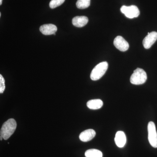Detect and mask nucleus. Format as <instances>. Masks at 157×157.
<instances>
[{
    "label": "nucleus",
    "mask_w": 157,
    "mask_h": 157,
    "mask_svg": "<svg viewBox=\"0 0 157 157\" xmlns=\"http://www.w3.org/2000/svg\"><path fill=\"white\" fill-rule=\"evenodd\" d=\"M17 128V123L14 119H9L3 124L1 130V135L4 140H8L14 134Z\"/></svg>",
    "instance_id": "1"
},
{
    "label": "nucleus",
    "mask_w": 157,
    "mask_h": 157,
    "mask_svg": "<svg viewBox=\"0 0 157 157\" xmlns=\"http://www.w3.org/2000/svg\"><path fill=\"white\" fill-rule=\"evenodd\" d=\"M107 62H103L98 64L93 69L90 74L91 79L94 81L100 79L105 74L108 69Z\"/></svg>",
    "instance_id": "2"
},
{
    "label": "nucleus",
    "mask_w": 157,
    "mask_h": 157,
    "mask_svg": "<svg viewBox=\"0 0 157 157\" xmlns=\"http://www.w3.org/2000/svg\"><path fill=\"white\" fill-rule=\"evenodd\" d=\"M147 79L146 73L140 68H137L134 70V73L130 78V82L134 85L143 84L145 83Z\"/></svg>",
    "instance_id": "3"
},
{
    "label": "nucleus",
    "mask_w": 157,
    "mask_h": 157,
    "mask_svg": "<svg viewBox=\"0 0 157 157\" xmlns=\"http://www.w3.org/2000/svg\"><path fill=\"white\" fill-rule=\"evenodd\" d=\"M148 139L151 145L155 148L157 147V133L155 125L153 122L150 121L147 125Z\"/></svg>",
    "instance_id": "4"
},
{
    "label": "nucleus",
    "mask_w": 157,
    "mask_h": 157,
    "mask_svg": "<svg viewBox=\"0 0 157 157\" xmlns=\"http://www.w3.org/2000/svg\"><path fill=\"white\" fill-rule=\"evenodd\" d=\"M121 11L126 17L129 18L137 17L140 14V11L137 6H123L121 8Z\"/></svg>",
    "instance_id": "5"
},
{
    "label": "nucleus",
    "mask_w": 157,
    "mask_h": 157,
    "mask_svg": "<svg viewBox=\"0 0 157 157\" xmlns=\"http://www.w3.org/2000/svg\"><path fill=\"white\" fill-rule=\"evenodd\" d=\"M113 44L116 48L121 52L126 51L129 47L128 43L121 36L116 37L113 41Z\"/></svg>",
    "instance_id": "6"
},
{
    "label": "nucleus",
    "mask_w": 157,
    "mask_h": 157,
    "mask_svg": "<svg viewBox=\"0 0 157 157\" xmlns=\"http://www.w3.org/2000/svg\"><path fill=\"white\" fill-rule=\"evenodd\" d=\"M157 39V33L156 32H152L149 33L144 38L143 41L144 47L146 49H148L151 47Z\"/></svg>",
    "instance_id": "7"
},
{
    "label": "nucleus",
    "mask_w": 157,
    "mask_h": 157,
    "mask_svg": "<svg viewBox=\"0 0 157 157\" xmlns=\"http://www.w3.org/2000/svg\"><path fill=\"white\" fill-rule=\"evenodd\" d=\"M39 30L44 35H56L55 33L57 31V28L54 25L49 24L41 26Z\"/></svg>",
    "instance_id": "8"
},
{
    "label": "nucleus",
    "mask_w": 157,
    "mask_h": 157,
    "mask_svg": "<svg viewBox=\"0 0 157 157\" xmlns=\"http://www.w3.org/2000/svg\"><path fill=\"white\" fill-rule=\"evenodd\" d=\"M96 134L95 131L93 129H87L80 133L79 139L83 142H88L93 139Z\"/></svg>",
    "instance_id": "9"
},
{
    "label": "nucleus",
    "mask_w": 157,
    "mask_h": 157,
    "mask_svg": "<svg viewBox=\"0 0 157 157\" xmlns=\"http://www.w3.org/2000/svg\"><path fill=\"white\" fill-rule=\"evenodd\" d=\"M116 144L118 147H124L126 143V137L125 134L122 131H118L116 134L115 139Z\"/></svg>",
    "instance_id": "10"
},
{
    "label": "nucleus",
    "mask_w": 157,
    "mask_h": 157,
    "mask_svg": "<svg viewBox=\"0 0 157 157\" xmlns=\"http://www.w3.org/2000/svg\"><path fill=\"white\" fill-rule=\"evenodd\" d=\"M88 21V18L86 16H76L72 20V23L76 27L81 28L86 25Z\"/></svg>",
    "instance_id": "11"
},
{
    "label": "nucleus",
    "mask_w": 157,
    "mask_h": 157,
    "mask_svg": "<svg viewBox=\"0 0 157 157\" xmlns=\"http://www.w3.org/2000/svg\"><path fill=\"white\" fill-rule=\"evenodd\" d=\"M86 105L90 109H98L102 107L103 102L100 99H94L88 101Z\"/></svg>",
    "instance_id": "12"
},
{
    "label": "nucleus",
    "mask_w": 157,
    "mask_h": 157,
    "mask_svg": "<svg viewBox=\"0 0 157 157\" xmlns=\"http://www.w3.org/2000/svg\"><path fill=\"white\" fill-rule=\"evenodd\" d=\"M85 155L86 157H102V152L95 149L88 150L85 152Z\"/></svg>",
    "instance_id": "13"
},
{
    "label": "nucleus",
    "mask_w": 157,
    "mask_h": 157,
    "mask_svg": "<svg viewBox=\"0 0 157 157\" xmlns=\"http://www.w3.org/2000/svg\"><path fill=\"white\" fill-rule=\"evenodd\" d=\"M90 4V0H78L76 6L78 9H83L88 8Z\"/></svg>",
    "instance_id": "14"
},
{
    "label": "nucleus",
    "mask_w": 157,
    "mask_h": 157,
    "mask_svg": "<svg viewBox=\"0 0 157 157\" xmlns=\"http://www.w3.org/2000/svg\"><path fill=\"white\" fill-rule=\"evenodd\" d=\"M65 0H51L49 3V7L51 9H55L62 5Z\"/></svg>",
    "instance_id": "15"
},
{
    "label": "nucleus",
    "mask_w": 157,
    "mask_h": 157,
    "mask_svg": "<svg viewBox=\"0 0 157 157\" xmlns=\"http://www.w3.org/2000/svg\"><path fill=\"white\" fill-rule=\"evenodd\" d=\"M6 89L5 80L2 75H0V93L2 94Z\"/></svg>",
    "instance_id": "16"
},
{
    "label": "nucleus",
    "mask_w": 157,
    "mask_h": 157,
    "mask_svg": "<svg viewBox=\"0 0 157 157\" xmlns=\"http://www.w3.org/2000/svg\"><path fill=\"white\" fill-rule=\"evenodd\" d=\"M2 0H0V5H2Z\"/></svg>",
    "instance_id": "17"
},
{
    "label": "nucleus",
    "mask_w": 157,
    "mask_h": 157,
    "mask_svg": "<svg viewBox=\"0 0 157 157\" xmlns=\"http://www.w3.org/2000/svg\"><path fill=\"white\" fill-rule=\"evenodd\" d=\"M1 139H0V140H2V138H3V137H2V135H1Z\"/></svg>",
    "instance_id": "18"
},
{
    "label": "nucleus",
    "mask_w": 157,
    "mask_h": 157,
    "mask_svg": "<svg viewBox=\"0 0 157 157\" xmlns=\"http://www.w3.org/2000/svg\"><path fill=\"white\" fill-rule=\"evenodd\" d=\"M1 16V13H0V17Z\"/></svg>",
    "instance_id": "19"
}]
</instances>
